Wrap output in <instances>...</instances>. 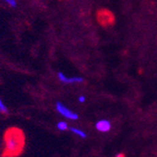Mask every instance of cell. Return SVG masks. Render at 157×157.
Listing matches in <instances>:
<instances>
[{"instance_id": "3957f363", "label": "cell", "mask_w": 157, "mask_h": 157, "mask_svg": "<svg viewBox=\"0 0 157 157\" xmlns=\"http://www.w3.org/2000/svg\"><path fill=\"white\" fill-rule=\"evenodd\" d=\"M95 127H96V129L99 132L106 133V132H109L110 129H111V123L107 120H101V121H99L96 122Z\"/></svg>"}, {"instance_id": "30bf717a", "label": "cell", "mask_w": 157, "mask_h": 157, "mask_svg": "<svg viewBox=\"0 0 157 157\" xmlns=\"http://www.w3.org/2000/svg\"><path fill=\"white\" fill-rule=\"evenodd\" d=\"M123 156H124L123 153H119V154H117V157H123Z\"/></svg>"}, {"instance_id": "ba28073f", "label": "cell", "mask_w": 157, "mask_h": 157, "mask_svg": "<svg viewBox=\"0 0 157 157\" xmlns=\"http://www.w3.org/2000/svg\"><path fill=\"white\" fill-rule=\"evenodd\" d=\"M6 3H8L11 7H15L16 6V0H4Z\"/></svg>"}, {"instance_id": "52a82bcc", "label": "cell", "mask_w": 157, "mask_h": 157, "mask_svg": "<svg viewBox=\"0 0 157 157\" xmlns=\"http://www.w3.org/2000/svg\"><path fill=\"white\" fill-rule=\"evenodd\" d=\"M0 112L1 113H7L8 112V108L1 99H0Z\"/></svg>"}, {"instance_id": "8992f818", "label": "cell", "mask_w": 157, "mask_h": 157, "mask_svg": "<svg viewBox=\"0 0 157 157\" xmlns=\"http://www.w3.org/2000/svg\"><path fill=\"white\" fill-rule=\"evenodd\" d=\"M56 127H58V129L60 131H65L68 129V124L66 121H59V123L56 124Z\"/></svg>"}, {"instance_id": "6da1fadb", "label": "cell", "mask_w": 157, "mask_h": 157, "mask_svg": "<svg viewBox=\"0 0 157 157\" xmlns=\"http://www.w3.org/2000/svg\"><path fill=\"white\" fill-rule=\"evenodd\" d=\"M24 134L17 128H10L5 134V155H19L24 148Z\"/></svg>"}, {"instance_id": "5b68a950", "label": "cell", "mask_w": 157, "mask_h": 157, "mask_svg": "<svg viewBox=\"0 0 157 157\" xmlns=\"http://www.w3.org/2000/svg\"><path fill=\"white\" fill-rule=\"evenodd\" d=\"M70 130L72 131L74 134H75L76 136L82 137V138H85V137H87V134H86L83 130L79 129V128H75V127H72V128H70Z\"/></svg>"}, {"instance_id": "7a4b0ae2", "label": "cell", "mask_w": 157, "mask_h": 157, "mask_svg": "<svg viewBox=\"0 0 157 157\" xmlns=\"http://www.w3.org/2000/svg\"><path fill=\"white\" fill-rule=\"evenodd\" d=\"M56 109L58 111L61 116H63L66 119L72 120V121H76L78 119V115L76 113H75L74 111H72L71 109H69L67 106H65L62 103L59 102L56 105Z\"/></svg>"}, {"instance_id": "9c48e42d", "label": "cell", "mask_w": 157, "mask_h": 157, "mask_svg": "<svg viewBox=\"0 0 157 157\" xmlns=\"http://www.w3.org/2000/svg\"><path fill=\"white\" fill-rule=\"evenodd\" d=\"M78 101H79V103H84V102L86 101L85 96H80V97L78 98Z\"/></svg>"}, {"instance_id": "277c9868", "label": "cell", "mask_w": 157, "mask_h": 157, "mask_svg": "<svg viewBox=\"0 0 157 157\" xmlns=\"http://www.w3.org/2000/svg\"><path fill=\"white\" fill-rule=\"evenodd\" d=\"M58 76H59V79L61 82L66 83V84H68V83H81V82L84 81V79H83L82 77H80V76L68 77V76H66V75H65L63 73H61V72H59V73L58 74Z\"/></svg>"}]
</instances>
